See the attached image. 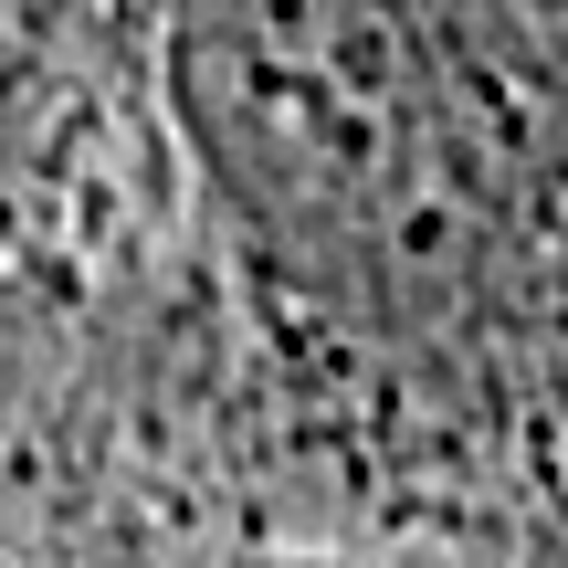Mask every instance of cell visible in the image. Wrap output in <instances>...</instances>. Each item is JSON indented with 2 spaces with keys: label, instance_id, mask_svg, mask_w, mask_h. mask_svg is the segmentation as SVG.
<instances>
[{
  "label": "cell",
  "instance_id": "obj_1",
  "mask_svg": "<svg viewBox=\"0 0 568 568\" xmlns=\"http://www.w3.org/2000/svg\"><path fill=\"white\" fill-rule=\"evenodd\" d=\"M169 84L274 243H379L453 159L443 53L410 0H180Z\"/></svg>",
  "mask_w": 568,
  "mask_h": 568
}]
</instances>
